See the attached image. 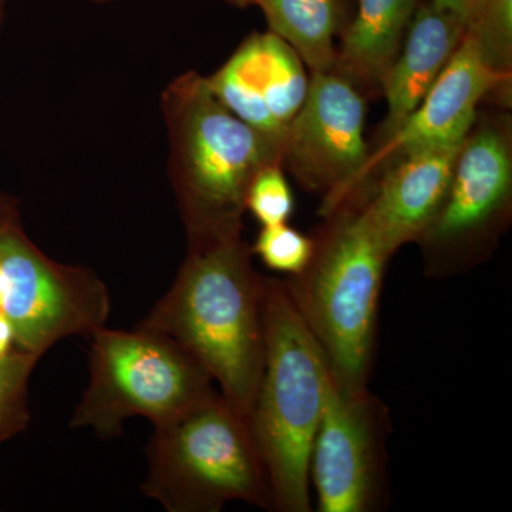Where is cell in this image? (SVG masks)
I'll list each match as a JSON object with an SVG mask.
<instances>
[{
	"label": "cell",
	"instance_id": "6da1fadb",
	"mask_svg": "<svg viewBox=\"0 0 512 512\" xmlns=\"http://www.w3.org/2000/svg\"><path fill=\"white\" fill-rule=\"evenodd\" d=\"M242 235L188 241L173 286L137 326L173 339L249 419L264 369L265 276Z\"/></svg>",
	"mask_w": 512,
	"mask_h": 512
},
{
	"label": "cell",
	"instance_id": "7a4b0ae2",
	"mask_svg": "<svg viewBox=\"0 0 512 512\" xmlns=\"http://www.w3.org/2000/svg\"><path fill=\"white\" fill-rule=\"evenodd\" d=\"M161 107L188 241L242 235L249 185L262 168L281 165L284 141L235 116L197 72L168 84Z\"/></svg>",
	"mask_w": 512,
	"mask_h": 512
},
{
	"label": "cell",
	"instance_id": "3957f363",
	"mask_svg": "<svg viewBox=\"0 0 512 512\" xmlns=\"http://www.w3.org/2000/svg\"><path fill=\"white\" fill-rule=\"evenodd\" d=\"M311 261L284 279L286 291L318 342L339 389L369 390L375 365L380 296L390 256L359 204L323 217Z\"/></svg>",
	"mask_w": 512,
	"mask_h": 512
},
{
	"label": "cell",
	"instance_id": "277c9868",
	"mask_svg": "<svg viewBox=\"0 0 512 512\" xmlns=\"http://www.w3.org/2000/svg\"><path fill=\"white\" fill-rule=\"evenodd\" d=\"M264 323V369L249 426L268 474L272 510L312 512L309 458L328 393V363L284 279L265 278Z\"/></svg>",
	"mask_w": 512,
	"mask_h": 512
},
{
	"label": "cell",
	"instance_id": "5b68a950",
	"mask_svg": "<svg viewBox=\"0 0 512 512\" xmlns=\"http://www.w3.org/2000/svg\"><path fill=\"white\" fill-rule=\"evenodd\" d=\"M143 493L168 512H220L231 501L272 510L249 419L220 392L154 426Z\"/></svg>",
	"mask_w": 512,
	"mask_h": 512
},
{
	"label": "cell",
	"instance_id": "8992f818",
	"mask_svg": "<svg viewBox=\"0 0 512 512\" xmlns=\"http://www.w3.org/2000/svg\"><path fill=\"white\" fill-rule=\"evenodd\" d=\"M92 338L89 386L74 410L73 429L89 427L109 439L131 417L157 426L217 392L204 367L168 336L140 326H103Z\"/></svg>",
	"mask_w": 512,
	"mask_h": 512
},
{
	"label": "cell",
	"instance_id": "52a82bcc",
	"mask_svg": "<svg viewBox=\"0 0 512 512\" xmlns=\"http://www.w3.org/2000/svg\"><path fill=\"white\" fill-rule=\"evenodd\" d=\"M512 220V126L478 110L454 161L443 200L414 244L424 275L450 279L493 258Z\"/></svg>",
	"mask_w": 512,
	"mask_h": 512
},
{
	"label": "cell",
	"instance_id": "ba28073f",
	"mask_svg": "<svg viewBox=\"0 0 512 512\" xmlns=\"http://www.w3.org/2000/svg\"><path fill=\"white\" fill-rule=\"evenodd\" d=\"M0 265L8 278L2 311L15 328L16 349L42 357L62 339L106 326L110 293L96 272L50 259L12 215L0 220Z\"/></svg>",
	"mask_w": 512,
	"mask_h": 512
},
{
	"label": "cell",
	"instance_id": "9c48e42d",
	"mask_svg": "<svg viewBox=\"0 0 512 512\" xmlns=\"http://www.w3.org/2000/svg\"><path fill=\"white\" fill-rule=\"evenodd\" d=\"M392 421L369 390L350 393L329 376L328 393L309 458L319 512H376L389 505L387 439Z\"/></svg>",
	"mask_w": 512,
	"mask_h": 512
},
{
	"label": "cell",
	"instance_id": "30bf717a",
	"mask_svg": "<svg viewBox=\"0 0 512 512\" xmlns=\"http://www.w3.org/2000/svg\"><path fill=\"white\" fill-rule=\"evenodd\" d=\"M365 96L333 72L312 73L308 93L289 124L281 167L303 190L323 195L319 215L342 207L367 157Z\"/></svg>",
	"mask_w": 512,
	"mask_h": 512
},
{
	"label": "cell",
	"instance_id": "8fae6325",
	"mask_svg": "<svg viewBox=\"0 0 512 512\" xmlns=\"http://www.w3.org/2000/svg\"><path fill=\"white\" fill-rule=\"evenodd\" d=\"M511 94V83L483 62L476 43L464 33L460 46L419 107L392 136L370 151L345 204L363 200L377 175L404 154L466 137L484 99L493 97L507 109Z\"/></svg>",
	"mask_w": 512,
	"mask_h": 512
},
{
	"label": "cell",
	"instance_id": "7c38bea8",
	"mask_svg": "<svg viewBox=\"0 0 512 512\" xmlns=\"http://www.w3.org/2000/svg\"><path fill=\"white\" fill-rule=\"evenodd\" d=\"M207 82L235 116L281 141L309 87L301 57L271 30L249 35Z\"/></svg>",
	"mask_w": 512,
	"mask_h": 512
},
{
	"label": "cell",
	"instance_id": "4fadbf2b",
	"mask_svg": "<svg viewBox=\"0 0 512 512\" xmlns=\"http://www.w3.org/2000/svg\"><path fill=\"white\" fill-rule=\"evenodd\" d=\"M464 138L410 151L377 175L359 202L386 254L413 244L443 200Z\"/></svg>",
	"mask_w": 512,
	"mask_h": 512
},
{
	"label": "cell",
	"instance_id": "5bb4252c",
	"mask_svg": "<svg viewBox=\"0 0 512 512\" xmlns=\"http://www.w3.org/2000/svg\"><path fill=\"white\" fill-rule=\"evenodd\" d=\"M466 33L460 16L431 3L417 6L402 49L384 74L380 93L387 101L382 141L392 136L419 107L450 62Z\"/></svg>",
	"mask_w": 512,
	"mask_h": 512
},
{
	"label": "cell",
	"instance_id": "9a60e30c",
	"mask_svg": "<svg viewBox=\"0 0 512 512\" xmlns=\"http://www.w3.org/2000/svg\"><path fill=\"white\" fill-rule=\"evenodd\" d=\"M417 0H357L353 19L340 32L330 72L365 96L380 93L417 9Z\"/></svg>",
	"mask_w": 512,
	"mask_h": 512
},
{
	"label": "cell",
	"instance_id": "2e32d148",
	"mask_svg": "<svg viewBox=\"0 0 512 512\" xmlns=\"http://www.w3.org/2000/svg\"><path fill=\"white\" fill-rule=\"evenodd\" d=\"M349 0H251L312 73L330 72Z\"/></svg>",
	"mask_w": 512,
	"mask_h": 512
},
{
	"label": "cell",
	"instance_id": "e0dca14e",
	"mask_svg": "<svg viewBox=\"0 0 512 512\" xmlns=\"http://www.w3.org/2000/svg\"><path fill=\"white\" fill-rule=\"evenodd\" d=\"M466 35L476 43L483 62L512 82V0H480L468 16Z\"/></svg>",
	"mask_w": 512,
	"mask_h": 512
},
{
	"label": "cell",
	"instance_id": "ac0fdd59",
	"mask_svg": "<svg viewBox=\"0 0 512 512\" xmlns=\"http://www.w3.org/2000/svg\"><path fill=\"white\" fill-rule=\"evenodd\" d=\"M39 359L13 349L0 360V443L28 427V384Z\"/></svg>",
	"mask_w": 512,
	"mask_h": 512
},
{
	"label": "cell",
	"instance_id": "d6986e66",
	"mask_svg": "<svg viewBox=\"0 0 512 512\" xmlns=\"http://www.w3.org/2000/svg\"><path fill=\"white\" fill-rule=\"evenodd\" d=\"M313 247V237L285 222L262 227L251 251L272 271L295 276L301 274L311 261Z\"/></svg>",
	"mask_w": 512,
	"mask_h": 512
},
{
	"label": "cell",
	"instance_id": "ffe728a7",
	"mask_svg": "<svg viewBox=\"0 0 512 512\" xmlns=\"http://www.w3.org/2000/svg\"><path fill=\"white\" fill-rule=\"evenodd\" d=\"M245 205L262 227L289 221L295 202L281 165H268L255 175Z\"/></svg>",
	"mask_w": 512,
	"mask_h": 512
},
{
	"label": "cell",
	"instance_id": "44dd1931",
	"mask_svg": "<svg viewBox=\"0 0 512 512\" xmlns=\"http://www.w3.org/2000/svg\"><path fill=\"white\" fill-rule=\"evenodd\" d=\"M436 8L447 10L467 22L468 16L477 8L480 0H429Z\"/></svg>",
	"mask_w": 512,
	"mask_h": 512
},
{
	"label": "cell",
	"instance_id": "7402d4cb",
	"mask_svg": "<svg viewBox=\"0 0 512 512\" xmlns=\"http://www.w3.org/2000/svg\"><path fill=\"white\" fill-rule=\"evenodd\" d=\"M15 345V328L6 313L0 311V360L9 355Z\"/></svg>",
	"mask_w": 512,
	"mask_h": 512
},
{
	"label": "cell",
	"instance_id": "603a6c76",
	"mask_svg": "<svg viewBox=\"0 0 512 512\" xmlns=\"http://www.w3.org/2000/svg\"><path fill=\"white\" fill-rule=\"evenodd\" d=\"M6 298H8V278L0 265V311L5 306Z\"/></svg>",
	"mask_w": 512,
	"mask_h": 512
},
{
	"label": "cell",
	"instance_id": "cb8c5ba5",
	"mask_svg": "<svg viewBox=\"0 0 512 512\" xmlns=\"http://www.w3.org/2000/svg\"><path fill=\"white\" fill-rule=\"evenodd\" d=\"M94 2L107 3V2H111V0H94ZM228 2L232 3V5H237V6L251 5V0H228Z\"/></svg>",
	"mask_w": 512,
	"mask_h": 512
},
{
	"label": "cell",
	"instance_id": "d4e9b609",
	"mask_svg": "<svg viewBox=\"0 0 512 512\" xmlns=\"http://www.w3.org/2000/svg\"><path fill=\"white\" fill-rule=\"evenodd\" d=\"M8 215L9 214H5V212L0 211V220H2V218L8 217Z\"/></svg>",
	"mask_w": 512,
	"mask_h": 512
}]
</instances>
